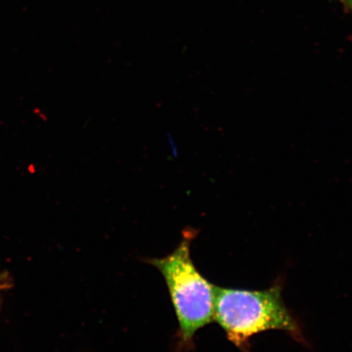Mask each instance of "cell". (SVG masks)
Wrapping results in <instances>:
<instances>
[{
	"label": "cell",
	"instance_id": "cell-4",
	"mask_svg": "<svg viewBox=\"0 0 352 352\" xmlns=\"http://www.w3.org/2000/svg\"><path fill=\"white\" fill-rule=\"evenodd\" d=\"M346 12H352V0H337Z\"/></svg>",
	"mask_w": 352,
	"mask_h": 352
},
{
	"label": "cell",
	"instance_id": "cell-1",
	"mask_svg": "<svg viewBox=\"0 0 352 352\" xmlns=\"http://www.w3.org/2000/svg\"><path fill=\"white\" fill-rule=\"evenodd\" d=\"M214 320L241 351L248 352L250 338L271 329L283 330L294 340L303 341L297 320L281 298L280 285L264 290L214 286Z\"/></svg>",
	"mask_w": 352,
	"mask_h": 352
},
{
	"label": "cell",
	"instance_id": "cell-2",
	"mask_svg": "<svg viewBox=\"0 0 352 352\" xmlns=\"http://www.w3.org/2000/svg\"><path fill=\"white\" fill-rule=\"evenodd\" d=\"M197 232L186 228L173 253L148 261L164 277L179 322V349L183 351L190 350L198 330L214 320V286L198 272L191 258Z\"/></svg>",
	"mask_w": 352,
	"mask_h": 352
},
{
	"label": "cell",
	"instance_id": "cell-3",
	"mask_svg": "<svg viewBox=\"0 0 352 352\" xmlns=\"http://www.w3.org/2000/svg\"><path fill=\"white\" fill-rule=\"evenodd\" d=\"M167 139H168V142L171 148V153H173V155L174 157H177L179 155L178 148L176 147V144H175L173 135L170 134L167 135Z\"/></svg>",
	"mask_w": 352,
	"mask_h": 352
}]
</instances>
